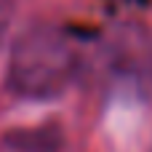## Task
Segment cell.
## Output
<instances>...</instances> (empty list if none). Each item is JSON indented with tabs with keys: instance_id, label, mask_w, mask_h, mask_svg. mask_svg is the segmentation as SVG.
Returning a JSON list of instances; mask_svg holds the SVG:
<instances>
[{
	"instance_id": "cell-1",
	"label": "cell",
	"mask_w": 152,
	"mask_h": 152,
	"mask_svg": "<svg viewBox=\"0 0 152 152\" xmlns=\"http://www.w3.org/2000/svg\"><path fill=\"white\" fill-rule=\"evenodd\" d=\"M77 72L80 51L69 32L53 24H32L11 45L5 88L19 99L45 102L61 96Z\"/></svg>"
},
{
	"instance_id": "cell-2",
	"label": "cell",
	"mask_w": 152,
	"mask_h": 152,
	"mask_svg": "<svg viewBox=\"0 0 152 152\" xmlns=\"http://www.w3.org/2000/svg\"><path fill=\"white\" fill-rule=\"evenodd\" d=\"M110 67L128 83H152V37L139 27L120 29L110 43Z\"/></svg>"
},
{
	"instance_id": "cell-3",
	"label": "cell",
	"mask_w": 152,
	"mask_h": 152,
	"mask_svg": "<svg viewBox=\"0 0 152 152\" xmlns=\"http://www.w3.org/2000/svg\"><path fill=\"white\" fill-rule=\"evenodd\" d=\"M61 131L59 126H35V128H19L5 136V147L11 152H59L61 150Z\"/></svg>"
},
{
	"instance_id": "cell-4",
	"label": "cell",
	"mask_w": 152,
	"mask_h": 152,
	"mask_svg": "<svg viewBox=\"0 0 152 152\" xmlns=\"http://www.w3.org/2000/svg\"><path fill=\"white\" fill-rule=\"evenodd\" d=\"M11 19H13V0H0V43L11 27Z\"/></svg>"
}]
</instances>
